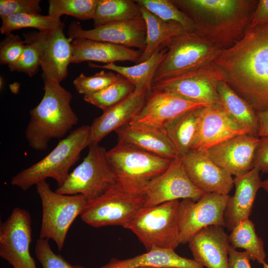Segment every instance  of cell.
Masks as SVG:
<instances>
[{
    "mask_svg": "<svg viewBox=\"0 0 268 268\" xmlns=\"http://www.w3.org/2000/svg\"><path fill=\"white\" fill-rule=\"evenodd\" d=\"M213 63L256 112L268 111V22L249 26L238 41L218 51Z\"/></svg>",
    "mask_w": 268,
    "mask_h": 268,
    "instance_id": "1",
    "label": "cell"
},
{
    "mask_svg": "<svg viewBox=\"0 0 268 268\" xmlns=\"http://www.w3.org/2000/svg\"><path fill=\"white\" fill-rule=\"evenodd\" d=\"M195 23L196 31L220 49L233 45L250 25L258 0H172Z\"/></svg>",
    "mask_w": 268,
    "mask_h": 268,
    "instance_id": "2",
    "label": "cell"
},
{
    "mask_svg": "<svg viewBox=\"0 0 268 268\" xmlns=\"http://www.w3.org/2000/svg\"><path fill=\"white\" fill-rule=\"evenodd\" d=\"M42 99L30 111L25 137L33 149L43 151L53 138L63 137L78 121L72 109V95L60 82L44 79Z\"/></svg>",
    "mask_w": 268,
    "mask_h": 268,
    "instance_id": "3",
    "label": "cell"
},
{
    "mask_svg": "<svg viewBox=\"0 0 268 268\" xmlns=\"http://www.w3.org/2000/svg\"><path fill=\"white\" fill-rule=\"evenodd\" d=\"M90 126L83 125L61 140L45 157L21 170L11 179L10 184L23 191L47 178L54 179L61 187L71 167L79 160L81 151L92 144Z\"/></svg>",
    "mask_w": 268,
    "mask_h": 268,
    "instance_id": "4",
    "label": "cell"
},
{
    "mask_svg": "<svg viewBox=\"0 0 268 268\" xmlns=\"http://www.w3.org/2000/svg\"><path fill=\"white\" fill-rule=\"evenodd\" d=\"M106 155L117 183L134 192H143L172 161L120 142L107 151Z\"/></svg>",
    "mask_w": 268,
    "mask_h": 268,
    "instance_id": "5",
    "label": "cell"
},
{
    "mask_svg": "<svg viewBox=\"0 0 268 268\" xmlns=\"http://www.w3.org/2000/svg\"><path fill=\"white\" fill-rule=\"evenodd\" d=\"M178 200L140 209L125 228L138 238L146 252L152 248L175 250L180 243Z\"/></svg>",
    "mask_w": 268,
    "mask_h": 268,
    "instance_id": "6",
    "label": "cell"
},
{
    "mask_svg": "<svg viewBox=\"0 0 268 268\" xmlns=\"http://www.w3.org/2000/svg\"><path fill=\"white\" fill-rule=\"evenodd\" d=\"M36 185L42 205L39 238L52 239L61 251L69 227L85 209L88 201L81 194L68 195L53 192L46 180Z\"/></svg>",
    "mask_w": 268,
    "mask_h": 268,
    "instance_id": "7",
    "label": "cell"
},
{
    "mask_svg": "<svg viewBox=\"0 0 268 268\" xmlns=\"http://www.w3.org/2000/svg\"><path fill=\"white\" fill-rule=\"evenodd\" d=\"M165 43L167 51L153 83L213 63L220 50L197 31L186 32Z\"/></svg>",
    "mask_w": 268,
    "mask_h": 268,
    "instance_id": "8",
    "label": "cell"
},
{
    "mask_svg": "<svg viewBox=\"0 0 268 268\" xmlns=\"http://www.w3.org/2000/svg\"><path fill=\"white\" fill-rule=\"evenodd\" d=\"M106 153L104 147L91 144L82 162L55 192L68 195L81 194L88 201L104 194L117 183Z\"/></svg>",
    "mask_w": 268,
    "mask_h": 268,
    "instance_id": "9",
    "label": "cell"
},
{
    "mask_svg": "<svg viewBox=\"0 0 268 268\" xmlns=\"http://www.w3.org/2000/svg\"><path fill=\"white\" fill-rule=\"evenodd\" d=\"M145 202L143 192L130 191L116 183L99 197L88 201L80 218L93 227L121 226L125 228Z\"/></svg>",
    "mask_w": 268,
    "mask_h": 268,
    "instance_id": "10",
    "label": "cell"
},
{
    "mask_svg": "<svg viewBox=\"0 0 268 268\" xmlns=\"http://www.w3.org/2000/svg\"><path fill=\"white\" fill-rule=\"evenodd\" d=\"M221 80H225L223 71L211 63L153 82L152 90L168 91L196 102L222 105L217 90Z\"/></svg>",
    "mask_w": 268,
    "mask_h": 268,
    "instance_id": "11",
    "label": "cell"
},
{
    "mask_svg": "<svg viewBox=\"0 0 268 268\" xmlns=\"http://www.w3.org/2000/svg\"><path fill=\"white\" fill-rule=\"evenodd\" d=\"M31 241L30 214L15 207L0 224V256L13 268H37L30 253Z\"/></svg>",
    "mask_w": 268,
    "mask_h": 268,
    "instance_id": "12",
    "label": "cell"
},
{
    "mask_svg": "<svg viewBox=\"0 0 268 268\" xmlns=\"http://www.w3.org/2000/svg\"><path fill=\"white\" fill-rule=\"evenodd\" d=\"M228 195L205 194L198 201L185 199L180 202V243L186 244L201 229L210 225L225 227L224 211Z\"/></svg>",
    "mask_w": 268,
    "mask_h": 268,
    "instance_id": "13",
    "label": "cell"
},
{
    "mask_svg": "<svg viewBox=\"0 0 268 268\" xmlns=\"http://www.w3.org/2000/svg\"><path fill=\"white\" fill-rule=\"evenodd\" d=\"M64 27L48 32H31L24 35L25 43H34L38 51L44 79L61 82L67 75L72 57L73 39L66 37Z\"/></svg>",
    "mask_w": 268,
    "mask_h": 268,
    "instance_id": "14",
    "label": "cell"
},
{
    "mask_svg": "<svg viewBox=\"0 0 268 268\" xmlns=\"http://www.w3.org/2000/svg\"><path fill=\"white\" fill-rule=\"evenodd\" d=\"M144 207H152L163 203L190 199L196 201L205 194L188 176L181 157L172 160L169 167L152 180L144 189Z\"/></svg>",
    "mask_w": 268,
    "mask_h": 268,
    "instance_id": "15",
    "label": "cell"
},
{
    "mask_svg": "<svg viewBox=\"0 0 268 268\" xmlns=\"http://www.w3.org/2000/svg\"><path fill=\"white\" fill-rule=\"evenodd\" d=\"M67 35L72 39L83 38L108 42L143 51L146 27L143 17L107 23L88 30L83 29L78 22L73 21L69 25Z\"/></svg>",
    "mask_w": 268,
    "mask_h": 268,
    "instance_id": "16",
    "label": "cell"
},
{
    "mask_svg": "<svg viewBox=\"0 0 268 268\" xmlns=\"http://www.w3.org/2000/svg\"><path fill=\"white\" fill-rule=\"evenodd\" d=\"M208 105L186 99L168 91L153 90L140 112L130 123L163 129L167 122L177 117Z\"/></svg>",
    "mask_w": 268,
    "mask_h": 268,
    "instance_id": "17",
    "label": "cell"
},
{
    "mask_svg": "<svg viewBox=\"0 0 268 268\" xmlns=\"http://www.w3.org/2000/svg\"><path fill=\"white\" fill-rule=\"evenodd\" d=\"M244 134H248L231 117L222 105L211 104L200 109L198 128L192 150L205 151Z\"/></svg>",
    "mask_w": 268,
    "mask_h": 268,
    "instance_id": "18",
    "label": "cell"
},
{
    "mask_svg": "<svg viewBox=\"0 0 268 268\" xmlns=\"http://www.w3.org/2000/svg\"><path fill=\"white\" fill-rule=\"evenodd\" d=\"M260 137L249 134L237 135L205 150L218 166L235 177L243 175L254 168Z\"/></svg>",
    "mask_w": 268,
    "mask_h": 268,
    "instance_id": "19",
    "label": "cell"
},
{
    "mask_svg": "<svg viewBox=\"0 0 268 268\" xmlns=\"http://www.w3.org/2000/svg\"><path fill=\"white\" fill-rule=\"evenodd\" d=\"M192 182L205 194L228 195L234 183L232 175L215 164L205 151L191 150L181 157Z\"/></svg>",
    "mask_w": 268,
    "mask_h": 268,
    "instance_id": "20",
    "label": "cell"
},
{
    "mask_svg": "<svg viewBox=\"0 0 268 268\" xmlns=\"http://www.w3.org/2000/svg\"><path fill=\"white\" fill-rule=\"evenodd\" d=\"M194 260L206 268H228L230 246L223 227L210 225L196 233L189 241Z\"/></svg>",
    "mask_w": 268,
    "mask_h": 268,
    "instance_id": "21",
    "label": "cell"
},
{
    "mask_svg": "<svg viewBox=\"0 0 268 268\" xmlns=\"http://www.w3.org/2000/svg\"><path fill=\"white\" fill-rule=\"evenodd\" d=\"M149 95L145 89H135L127 98L103 111L90 126L92 144H99L110 133L130 123L140 112Z\"/></svg>",
    "mask_w": 268,
    "mask_h": 268,
    "instance_id": "22",
    "label": "cell"
},
{
    "mask_svg": "<svg viewBox=\"0 0 268 268\" xmlns=\"http://www.w3.org/2000/svg\"><path fill=\"white\" fill-rule=\"evenodd\" d=\"M115 132L118 142L171 160L180 157L163 129L129 123Z\"/></svg>",
    "mask_w": 268,
    "mask_h": 268,
    "instance_id": "23",
    "label": "cell"
},
{
    "mask_svg": "<svg viewBox=\"0 0 268 268\" xmlns=\"http://www.w3.org/2000/svg\"><path fill=\"white\" fill-rule=\"evenodd\" d=\"M260 170L254 167L247 173L235 177V192L229 196L224 211L225 227L229 231L240 222L249 218L257 193L262 188Z\"/></svg>",
    "mask_w": 268,
    "mask_h": 268,
    "instance_id": "24",
    "label": "cell"
},
{
    "mask_svg": "<svg viewBox=\"0 0 268 268\" xmlns=\"http://www.w3.org/2000/svg\"><path fill=\"white\" fill-rule=\"evenodd\" d=\"M71 47V63L75 64L94 61L108 64L127 61L136 64L143 52L119 45L83 38L73 39Z\"/></svg>",
    "mask_w": 268,
    "mask_h": 268,
    "instance_id": "25",
    "label": "cell"
},
{
    "mask_svg": "<svg viewBox=\"0 0 268 268\" xmlns=\"http://www.w3.org/2000/svg\"><path fill=\"white\" fill-rule=\"evenodd\" d=\"M143 267L203 268L194 259L182 257L172 249L152 248L134 257L119 260L112 258L100 268H139Z\"/></svg>",
    "mask_w": 268,
    "mask_h": 268,
    "instance_id": "26",
    "label": "cell"
},
{
    "mask_svg": "<svg viewBox=\"0 0 268 268\" xmlns=\"http://www.w3.org/2000/svg\"><path fill=\"white\" fill-rule=\"evenodd\" d=\"M167 51L165 43L160 45L147 60L131 67H124L110 63L99 66L89 62L91 67L112 70L130 81L135 89L143 88L149 95L152 91L153 80L156 71L164 59Z\"/></svg>",
    "mask_w": 268,
    "mask_h": 268,
    "instance_id": "27",
    "label": "cell"
},
{
    "mask_svg": "<svg viewBox=\"0 0 268 268\" xmlns=\"http://www.w3.org/2000/svg\"><path fill=\"white\" fill-rule=\"evenodd\" d=\"M146 27L145 47L137 64L148 59L162 44L187 32L179 23L160 19L140 5Z\"/></svg>",
    "mask_w": 268,
    "mask_h": 268,
    "instance_id": "28",
    "label": "cell"
},
{
    "mask_svg": "<svg viewBox=\"0 0 268 268\" xmlns=\"http://www.w3.org/2000/svg\"><path fill=\"white\" fill-rule=\"evenodd\" d=\"M217 90L222 106L231 117L248 134L258 137V119L252 107L225 80L218 83Z\"/></svg>",
    "mask_w": 268,
    "mask_h": 268,
    "instance_id": "29",
    "label": "cell"
},
{
    "mask_svg": "<svg viewBox=\"0 0 268 268\" xmlns=\"http://www.w3.org/2000/svg\"><path fill=\"white\" fill-rule=\"evenodd\" d=\"M200 109L186 112L163 127L165 134L180 157L192 150L198 130Z\"/></svg>",
    "mask_w": 268,
    "mask_h": 268,
    "instance_id": "30",
    "label": "cell"
},
{
    "mask_svg": "<svg viewBox=\"0 0 268 268\" xmlns=\"http://www.w3.org/2000/svg\"><path fill=\"white\" fill-rule=\"evenodd\" d=\"M142 18L139 5L132 0H99L93 18L94 27Z\"/></svg>",
    "mask_w": 268,
    "mask_h": 268,
    "instance_id": "31",
    "label": "cell"
},
{
    "mask_svg": "<svg viewBox=\"0 0 268 268\" xmlns=\"http://www.w3.org/2000/svg\"><path fill=\"white\" fill-rule=\"evenodd\" d=\"M231 231L229 240L232 247L244 249L253 261L262 265L266 262L263 241L256 234L255 225L249 218L240 222Z\"/></svg>",
    "mask_w": 268,
    "mask_h": 268,
    "instance_id": "32",
    "label": "cell"
},
{
    "mask_svg": "<svg viewBox=\"0 0 268 268\" xmlns=\"http://www.w3.org/2000/svg\"><path fill=\"white\" fill-rule=\"evenodd\" d=\"M0 32L5 35L13 31L24 28L37 29L39 32H48L64 27L61 19L40 14L20 13L0 17Z\"/></svg>",
    "mask_w": 268,
    "mask_h": 268,
    "instance_id": "33",
    "label": "cell"
},
{
    "mask_svg": "<svg viewBox=\"0 0 268 268\" xmlns=\"http://www.w3.org/2000/svg\"><path fill=\"white\" fill-rule=\"evenodd\" d=\"M135 89V86L130 81L122 77L99 92L84 95L83 99L104 111L127 98Z\"/></svg>",
    "mask_w": 268,
    "mask_h": 268,
    "instance_id": "34",
    "label": "cell"
},
{
    "mask_svg": "<svg viewBox=\"0 0 268 268\" xmlns=\"http://www.w3.org/2000/svg\"><path fill=\"white\" fill-rule=\"evenodd\" d=\"M99 0H50L49 15L58 19L64 14L82 20L93 19Z\"/></svg>",
    "mask_w": 268,
    "mask_h": 268,
    "instance_id": "35",
    "label": "cell"
},
{
    "mask_svg": "<svg viewBox=\"0 0 268 268\" xmlns=\"http://www.w3.org/2000/svg\"><path fill=\"white\" fill-rule=\"evenodd\" d=\"M135 1L163 20L179 23L188 32L196 31V26L194 21L181 10L172 0Z\"/></svg>",
    "mask_w": 268,
    "mask_h": 268,
    "instance_id": "36",
    "label": "cell"
},
{
    "mask_svg": "<svg viewBox=\"0 0 268 268\" xmlns=\"http://www.w3.org/2000/svg\"><path fill=\"white\" fill-rule=\"evenodd\" d=\"M123 76L117 73L101 70L91 76L81 73L73 80L76 91L84 96L99 92L119 80Z\"/></svg>",
    "mask_w": 268,
    "mask_h": 268,
    "instance_id": "37",
    "label": "cell"
},
{
    "mask_svg": "<svg viewBox=\"0 0 268 268\" xmlns=\"http://www.w3.org/2000/svg\"><path fill=\"white\" fill-rule=\"evenodd\" d=\"M35 254L43 268H85L79 265H72L60 255L55 253L49 239L39 238L35 245Z\"/></svg>",
    "mask_w": 268,
    "mask_h": 268,
    "instance_id": "38",
    "label": "cell"
},
{
    "mask_svg": "<svg viewBox=\"0 0 268 268\" xmlns=\"http://www.w3.org/2000/svg\"><path fill=\"white\" fill-rule=\"evenodd\" d=\"M25 44L18 59L8 66L11 71L23 72L32 77L37 73L40 67L39 52L34 43L28 42Z\"/></svg>",
    "mask_w": 268,
    "mask_h": 268,
    "instance_id": "39",
    "label": "cell"
},
{
    "mask_svg": "<svg viewBox=\"0 0 268 268\" xmlns=\"http://www.w3.org/2000/svg\"><path fill=\"white\" fill-rule=\"evenodd\" d=\"M25 41L12 33L6 35L0 43V65H8L15 62L21 55L25 47Z\"/></svg>",
    "mask_w": 268,
    "mask_h": 268,
    "instance_id": "40",
    "label": "cell"
},
{
    "mask_svg": "<svg viewBox=\"0 0 268 268\" xmlns=\"http://www.w3.org/2000/svg\"><path fill=\"white\" fill-rule=\"evenodd\" d=\"M40 0H0V17L20 13L40 14Z\"/></svg>",
    "mask_w": 268,
    "mask_h": 268,
    "instance_id": "41",
    "label": "cell"
},
{
    "mask_svg": "<svg viewBox=\"0 0 268 268\" xmlns=\"http://www.w3.org/2000/svg\"><path fill=\"white\" fill-rule=\"evenodd\" d=\"M254 167L262 173H268V136L260 137L254 161Z\"/></svg>",
    "mask_w": 268,
    "mask_h": 268,
    "instance_id": "42",
    "label": "cell"
},
{
    "mask_svg": "<svg viewBox=\"0 0 268 268\" xmlns=\"http://www.w3.org/2000/svg\"><path fill=\"white\" fill-rule=\"evenodd\" d=\"M250 260V257L247 252H239L230 246L228 268H252Z\"/></svg>",
    "mask_w": 268,
    "mask_h": 268,
    "instance_id": "43",
    "label": "cell"
},
{
    "mask_svg": "<svg viewBox=\"0 0 268 268\" xmlns=\"http://www.w3.org/2000/svg\"><path fill=\"white\" fill-rule=\"evenodd\" d=\"M268 22V0H258L250 23V26Z\"/></svg>",
    "mask_w": 268,
    "mask_h": 268,
    "instance_id": "44",
    "label": "cell"
},
{
    "mask_svg": "<svg viewBox=\"0 0 268 268\" xmlns=\"http://www.w3.org/2000/svg\"><path fill=\"white\" fill-rule=\"evenodd\" d=\"M259 122L258 137L268 136V111L256 112Z\"/></svg>",
    "mask_w": 268,
    "mask_h": 268,
    "instance_id": "45",
    "label": "cell"
},
{
    "mask_svg": "<svg viewBox=\"0 0 268 268\" xmlns=\"http://www.w3.org/2000/svg\"><path fill=\"white\" fill-rule=\"evenodd\" d=\"M9 88L11 92L14 94H17L19 92L20 84L18 82H15L9 85Z\"/></svg>",
    "mask_w": 268,
    "mask_h": 268,
    "instance_id": "46",
    "label": "cell"
},
{
    "mask_svg": "<svg viewBox=\"0 0 268 268\" xmlns=\"http://www.w3.org/2000/svg\"><path fill=\"white\" fill-rule=\"evenodd\" d=\"M262 188L268 193V178L262 181Z\"/></svg>",
    "mask_w": 268,
    "mask_h": 268,
    "instance_id": "47",
    "label": "cell"
},
{
    "mask_svg": "<svg viewBox=\"0 0 268 268\" xmlns=\"http://www.w3.org/2000/svg\"><path fill=\"white\" fill-rule=\"evenodd\" d=\"M3 86V78L1 77H0V89H1L2 88Z\"/></svg>",
    "mask_w": 268,
    "mask_h": 268,
    "instance_id": "48",
    "label": "cell"
},
{
    "mask_svg": "<svg viewBox=\"0 0 268 268\" xmlns=\"http://www.w3.org/2000/svg\"><path fill=\"white\" fill-rule=\"evenodd\" d=\"M262 265L263 268H268V264H267L266 262L264 263Z\"/></svg>",
    "mask_w": 268,
    "mask_h": 268,
    "instance_id": "49",
    "label": "cell"
},
{
    "mask_svg": "<svg viewBox=\"0 0 268 268\" xmlns=\"http://www.w3.org/2000/svg\"><path fill=\"white\" fill-rule=\"evenodd\" d=\"M156 268L154 267H143V268Z\"/></svg>",
    "mask_w": 268,
    "mask_h": 268,
    "instance_id": "50",
    "label": "cell"
},
{
    "mask_svg": "<svg viewBox=\"0 0 268 268\" xmlns=\"http://www.w3.org/2000/svg\"><path fill=\"white\" fill-rule=\"evenodd\" d=\"M170 268V267H167V268Z\"/></svg>",
    "mask_w": 268,
    "mask_h": 268,
    "instance_id": "51",
    "label": "cell"
}]
</instances>
